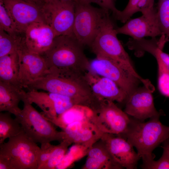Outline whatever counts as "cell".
<instances>
[{
    "instance_id": "14",
    "label": "cell",
    "mask_w": 169,
    "mask_h": 169,
    "mask_svg": "<svg viewBox=\"0 0 169 169\" xmlns=\"http://www.w3.org/2000/svg\"><path fill=\"white\" fill-rule=\"evenodd\" d=\"M153 92L144 85L137 88L128 96L124 112L129 116L142 121L162 115V112L157 111L155 107Z\"/></svg>"
},
{
    "instance_id": "26",
    "label": "cell",
    "mask_w": 169,
    "mask_h": 169,
    "mask_svg": "<svg viewBox=\"0 0 169 169\" xmlns=\"http://www.w3.org/2000/svg\"><path fill=\"white\" fill-rule=\"evenodd\" d=\"M151 54L154 56L157 63L158 90L162 95L169 97V69L161 58L158 48L153 49Z\"/></svg>"
},
{
    "instance_id": "27",
    "label": "cell",
    "mask_w": 169,
    "mask_h": 169,
    "mask_svg": "<svg viewBox=\"0 0 169 169\" xmlns=\"http://www.w3.org/2000/svg\"><path fill=\"white\" fill-rule=\"evenodd\" d=\"M91 146L83 144H74L66 154L63 159L56 169L67 168L75 161L87 155Z\"/></svg>"
},
{
    "instance_id": "23",
    "label": "cell",
    "mask_w": 169,
    "mask_h": 169,
    "mask_svg": "<svg viewBox=\"0 0 169 169\" xmlns=\"http://www.w3.org/2000/svg\"><path fill=\"white\" fill-rule=\"evenodd\" d=\"M11 114L8 112L0 113V144L4 143L6 139L23 132L20 124L16 118L12 117Z\"/></svg>"
},
{
    "instance_id": "24",
    "label": "cell",
    "mask_w": 169,
    "mask_h": 169,
    "mask_svg": "<svg viewBox=\"0 0 169 169\" xmlns=\"http://www.w3.org/2000/svg\"><path fill=\"white\" fill-rule=\"evenodd\" d=\"M87 155L100 161L106 169H123L114 160L100 139L93 145Z\"/></svg>"
},
{
    "instance_id": "7",
    "label": "cell",
    "mask_w": 169,
    "mask_h": 169,
    "mask_svg": "<svg viewBox=\"0 0 169 169\" xmlns=\"http://www.w3.org/2000/svg\"><path fill=\"white\" fill-rule=\"evenodd\" d=\"M74 36L83 46H90L97 35L108 12L81 0H74Z\"/></svg>"
},
{
    "instance_id": "16",
    "label": "cell",
    "mask_w": 169,
    "mask_h": 169,
    "mask_svg": "<svg viewBox=\"0 0 169 169\" xmlns=\"http://www.w3.org/2000/svg\"><path fill=\"white\" fill-rule=\"evenodd\" d=\"M84 75L93 94L100 100L125 103L127 95L112 80L89 71Z\"/></svg>"
},
{
    "instance_id": "12",
    "label": "cell",
    "mask_w": 169,
    "mask_h": 169,
    "mask_svg": "<svg viewBox=\"0 0 169 169\" xmlns=\"http://www.w3.org/2000/svg\"><path fill=\"white\" fill-rule=\"evenodd\" d=\"M141 13V16L130 18L123 26L117 27V34L128 35L136 39L146 37L154 38L162 35L158 24L156 10L154 6L144 10Z\"/></svg>"
},
{
    "instance_id": "11",
    "label": "cell",
    "mask_w": 169,
    "mask_h": 169,
    "mask_svg": "<svg viewBox=\"0 0 169 169\" xmlns=\"http://www.w3.org/2000/svg\"><path fill=\"white\" fill-rule=\"evenodd\" d=\"M130 118L113 101L103 100L92 120L104 133L120 136L126 130Z\"/></svg>"
},
{
    "instance_id": "18",
    "label": "cell",
    "mask_w": 169,
    "mask_h": 169,
    "mask_svg": "<svg viewBox=\"0 0 169 169\" xmlns=\"http://www.w3.org/2000/svg\"><path fill=\"white\" fill-rule=\"evenodd\" d=\"M26 92L7 83L0 81V112H8L16 116L22 110L19 104Z\"/></svg>"
},
{
    "instance_id": "3",
    "label": "cell",
    "mask_w": 169,
    "mask_h": 169,
    "mask_svg": "<svg viewBox=\"0 0 169 169\" xmlns=\"http://www.w3.org/2000/svg\"><path fill=\"white\" fill-rule=\"evenodd\" d=\"M160 117H152L146 122L130 118L126 130L120 136L136 148L142 160L141 166L154 160L153 150L169 139V126L163 124Z\"/></svg>"
},
{
    "instance_id": "15",
    "label": "cell",
    "mask_w": 169,
    "mask_h": 169,
    "mask_svg": "<svg viewBox=\"0 0 169 169\" xmlns=\"http://www.w3.org/2000/svg\"><path fill=\"white\" fill-rule=\"evenodd\" d=\"M100 139L114 160L123 168H137L141 158L125 139L117 135L104 133Z\"/></svg>"
},
{
    "instance_id": "32",
    "label": "cell",
    "mask_w": 169,
    "mask_h": 169,
    "mask_svg": "<svg viewBox=\"0 0 169 169\" xmlns=\"http://www.w3.org/2000/svg\"><path fill=\"white\" fill-rule=\"evenodd\" d=\"M141 0H129L126 7L122 11H120L115 18V19L124 23L134 14L138 12V7Z\"/></svg>"
},
{
    "instance_id": "10",
    "label": "cell",
    "mask_w": 169,
    "mask_h": 169,
    "mask_svg": "<svg viewBox=\"0 0 169 169\" xmlns=\"http://www.w3.org/2000/svg\"><path fill=\"white\" fill-rule=\"evenodd\" d=\"M44 0H0L9 13L18 30L23 32L33 23H46L42 12Z\"/></svg>"
},
{
    "instance_id": "40",
    "label": "cell",
    "mask_w": 169,
    "mask_h": 169,
    "mask_svg": "<svg viewBox=\"0 0 169 169\" xmlns=\"http://www.w3.org/2000/svg\"><path fill=\"white\" fill-rule=\"evenodd\" d=\"M162 36V37H164L166 39V40H167V41H168L167 39V38H166L164 36ZM130 38L129 39V40H128V41H127V47H128V41H129V39H130V38Z\"/></svg>"
},
{
    "instance_id": "19",
    "label": "cell",
    "mask_w": 169,
    "mask_h": 169,
    "mask_svg": "<svg viewBox=\"0 0 169 169\" xmlns=\"http://www.w3.org/2000/svg\"><path fill=\"white\" fill-rule=\"evenodd\" d=\"M19 73V58L17 51L0 57V81L22 89Z\"/></svg>"
},
{
    "instance_id": "6",
    "label": "cell",
    "mask_w": 169,
    "mask_h": 169,
    "mask_svg": "<svg viewBox=\"0 0 169 169\" xmlns=\"http://www.w3.org/2000/svg\"><path fill=\"white\" fill-rule=\"evenodd\" d=\"M40 151L23 132L0 144V156L9 161L12 169H37Z\"/></svg>"
},
{
    "instance_id": "37",
    "label": "cell",
    "mask_w": 169,
    "mask_h": 169,
    "mask_svg": "<svg viewBox=\"0 0 169 169\" xmlns=\"http://www.w3.org/2000/svg\"><path fill=\"white\" fill-rule=\"evenodd\" d=\"M164 47L160 46L158 49V52L161 59L169 69V54L163 51Z\"/></svg>"
},
{
    "instance_id": "33",
    "label": "cell",
    "mask_w": 169,
    "mask_h": 169,
    "mask_svg": "<svg viewBox=\"0 0 169 169\" xmlns=\"http://www.w3.org/2000/svg\"><path fill=\"white\" fill-rule=\"evenodd\" d=\"M141 167L144 169H169V155L163 150L162 154L159 159L157 161L154 160Z\"/></svg>"
},
{
    "instance_id": "20",
    "label": "cell",
    "mask_w": 169,
    "mask_h": 169,
    "mask_svg": "<svg viewBox=\"0 0 169 169\" xmlns=\"http://www.w3.org/2000/svg\"><path fill=\"white\" fill-rule=\"evenodd\" d=\"M95 114V112L88 106L75 105L51 122L63 130L67 125L75 122L92 121Z\"/></svg>"
},
{
    "instance_id": "9",
    "label": "cell",
    "mask_w": 169,
    "mask_h": 169,
    "mask_svg": "<svg viewBox=\"0 0 169 169\" xmlns=\"http://www.w3.org/2000/svg\"><path fill=\"white\" fill-rule=\"evenodd\" d=\"M42 12L45 23L51 28L56 36H74V0H44Z\"/></svg>"
},
{
    "instance_id": "8",
    "label": "cell",
    "mask_w": 169,
    "mask_h": 169,
    "mask_svg": "<svg viewBox=\"0 0 169 169\" xmlns=\"http://www.w3.org/2000/svg\"><path fill=\"white\" fill-rule=\"evenodd\" d=\"M88 71L112 80L128 96L138 87L140 83H143L125 66L108 58L96 57L89 60Z\"/></svg>"
},
{
    "instance_id": "31",
    "label": "cell",
    "mask_w": 169,
    "mask_h": 169,
    "mask_svg": "<svg viewBox=\"0 0 169 169\" xmlns=\"http://www.w3.org/2000/svg\"><path fill=\"white\" fill-rule=\"evenodd\" d=\"M49 93L54 101L55 111L58 116L74 105H77L72 99L69 97L61 95Z\"/></svg>"
},
{
    "instance_id": "5",
    "label": "cell",
    "mask_w": 169,
    "mask_h": 169,
    "mask_svg": "<svg viewBox=\"0 0 169 169\" xmlns=\"http://www.w3.org/2000/svg\"><path fill=\"white\" fill-rule=\"evenodd\" d=\"M21 113L15 118L20 124L23 133L36 143L41 144L65 139L64 132L58 131L54 124L39 113L25 97Z\"/></svg>"
},
{
    "instance_id": "35",
    "label": "cell",
    "mask_w": 169,
    "mask_h": 169,
    "mask_svg": "<svg viewBox=\"0 0 169 169\" xmlns=\"http://www.w3.org/2000/svg\"><path fill=\"white\" fill-rule=\"evenodd\" d=\"M91 4L95 3L99 6L100 8L111 12L114 17L118 14L120 10L116 8L115 0H81Z\"/></svg>"
},
{
    "instance_id": "29",
    "label": "cell",
    "mask_w": 169,
    "mask_h": 169,
    "mask_svg": "<svg viewBox=\"0 0 169 169\" xmlns=\"http://www.w3.org/2000/svg\"><path fill=\"white\" fill-rule=\"evenodd\" d=\"M159 27L162 35L169 38V0H158L156 10Z\"/></svg>"
},
{
    "instance_id": "30",
    "label": "cell",
    "mask_w": 169,
    "mask_h": 169,
    "mask_svg": "<svg viewBox=\"0 0 169 169\" xmlns=\"http://www.w3.org/2000/svg\"><path fill=\"white\" fill-rule=\"evenodd\" d=\"M0 29L10 34L19 32L14 20L3 3L0 1Z\"/></svg>"
},
{
    "instance_id": "2",
    "label": "cell",
    "mask_w": 169,
    "mask_h": 169,
    "mask_svg": "<svg viewBox=\"0 0 169 169\" xmlns=\"http://www.w3.org/2000/svg\"><path fill=\"white\" fill-rule=\"evenodd\" d=\"M83 46L73 36H56L50 48L42 55L49 72L84 74L88 70L89 60Z\"/></svg>"
},
{
    "instance_id": "22",
    "label": "cell",
    "mask_w": 169,
    "mask_h": 169,
    "mask_svg": "<svg viewBox=\"0 0 169 169\" xmlns=\"http://www.w3.org/2000/svg\"><path fill=\"white\" fill-rule=\"evenodd\" d=\"M25 97L30 103H34L43 111V115L51 122L55 120L58 115L54 101L49 93L40 92L38 90L31 89L26 92Z\"/></svg>"
},
{
    "instance_id": "28",
    "label": "cell",
    "mask_w": 169,
    "mask_h": 169,
    "mask_svg": "<svg viewBox=\"0 0 169 169\" xmlns=\"http://www.w3.org/2000/svg\"><path fill=\"white\" fill-rule=\"evenodd\" d=\"M72 144L64 140L56 145L49 158L41 169H54L60 164L67 153L68 147Z\"/></svg>"
},
{
    "instance_id": "21",
    "label": "cell",
    "mask_w": 169,
    "mask_h": 169,
    "mask_svg": "<svg viewBox=\"0 0 169 169\" xmlns=\"http://www.w3.org/2000/svg\"><path fill=\"white\" fill-rule=\"evenodd\" d=\"M103 133L92 121H86L74 133L66 136L71 144H83L91 146L101 138Z\"/></svg>"
},
{
    "instance_id": "41",
    "label": "cell",
    "mask_w": 169,
    "mask_h": 169,
    "mask_svg": "<svg viewBox=\"0 0 169 169\" xmlns=\"http://www.w3.org/2000/svg\"><path fill=\"white\" fill-rule=\"evenodd\" d=\"M62 0L63 1H74V0Z\"/></svg>"
},
{
    "instance_id": "42",
    "label": "cell",
    "mask_w": 169,
    "mask_h": 169,
    "mask_svg": "<svg viewBox=\"0 0 169 169\" xmlns=\"http://www.w3.org/2000/svg\"></svg>"
},
{
    "instance_id": "4",
    "label": "cell",
    "mask_w": 169,
    "mask_h": 169,
    "mask_svg": "<svg viewBox=\"0 0 169 169\" xmlns=\"http://www.w3.org/2000/svg\"><path fill=\"white\" fill-rule=\"evenodd\" d=\"M110 12L105 15L100 28L89 46L96 57L108 58L124 65L136 76L142 79L136 71L132 61L117 37L115 24Z\"/></svg>"
},
{
    "instance_id": "34",
    "label": "cell",
    "mask_w": 169,
    "mask_h": 169,
    "mask_svg": "<svg viewBox=\"0 0 169 169\" xmlns=\"http://www.w3.org/2000/svg\"><path fill=\"white\" fill-rule=\"evenodd\" d=\"M56 146L50 142L41 144V151L38 158L37 169H41L49 158Z\"/></svg>"
},
{
    "instance_id": "17",
    "label": "cell",
    "mask_w": 169,
    "mask_h": 169,
    "mask_svg": "<svg viewBox=\"0 0 169 169\" xmlns=\"http://www.w3.org/2000/svg\"><path fill=\"white\" fill-rule=\"evenodd\" d=\"M56 36L46 23L35 22L25 32V44L30 51L42 55L50 48Z\"/></svg>"
},
{
    "instance_id": "36",
    "label": "cell",
    "mask_w": 169,
    "mask_h": 169,
    "mask_svg": "<svg viewBox=\"0 0 169 169\" xmlns=\"http://www.w3.org/2000/svg\"><path fill=\"white\" fill-rule=\"evenodd\" d=\"M83 169H106L105 166L100 161L93 157L87 156Z\"/></svg>"
},
{
    "instance_id": "39",
    "label": "cell",
    "mask_w": 169,
    "mask_h": 169,
    "mask_svg": "<svg viewBox=\"0 0 169 169\" xmlns=\"http://www.w3.org/2000/svg\"><path fill=\"white\" fill-rule=\"evenodd\" d=\"M167 140L165 142L164 146H162L163 150L165 151L169 155V140Z\"/></svg>"
},
{
    "instance_id": "1",
    "label": "cell",
    "mask_w": 169,
    "mask_h": 169,
    "mask_svg": "<svg viewBox=\"0 0 169 169\" xmlns=\"http://www.w3.org/2000/svg\"><path fill=\"white\" fill-rule=\"evenodd\" d=\"M84 74L50 73L28 85L30 89L42 90L72 99L77 105L88 106L94 111L100 108L101 101L93 94Z\"/></svg>"
},
{
    "instance_id": "13",
    "label": "cell",
    "mask_w": 169,
    "mask_h": 169,
    "mask_svg": "<svg viewBox=\"0 0 169 169\" xmlns=\"http://www.w3.org/2000/svg\"><path fill=\"white\" fill-rule=\"evenodd\" d=\"M19 58V79L23 88L49 73L43 56L33 52L26 47L25 40L18 48Z\"/></svg>"
},
{
    "instance_id": "38",
    "label": "cell",
    "mask_w": 169,
    "mask_h": 169,
    "mask_svg": "<svg viewBox=\"0 0 169 169\" xmlns=\"http://www.w3.org/2000/svg\"><path fill=\"white\" fill-rule=\"evenodd\" d=\"M0 169H12L9 161L2 156H0Z\"/></svg>"
},
{
    "instance_id": "25",
    "label": "cell",
    "mask_w": 169,
    "mask_h": 169,
    "mask_svg": "<svg viewBox=\"0 0 169 169\" xmlns=\"http://www.w3.org/2000/svg\"><path fill=\"white\" fill-rule=\"evenodd\" d=\"M25 39V32L10 34L0 29V57L17 51Z\"/></svg>"
}]
</instances>
